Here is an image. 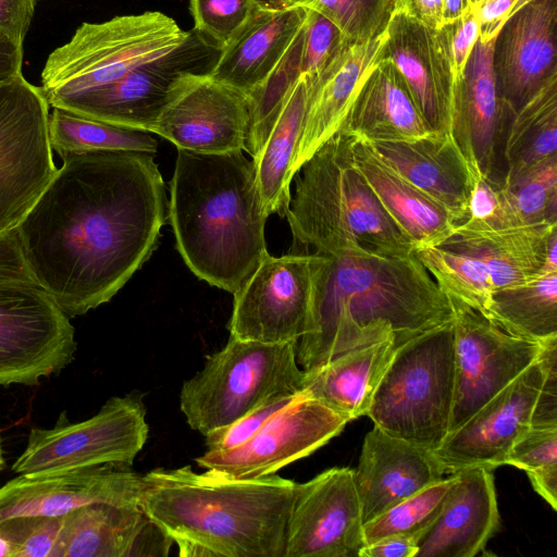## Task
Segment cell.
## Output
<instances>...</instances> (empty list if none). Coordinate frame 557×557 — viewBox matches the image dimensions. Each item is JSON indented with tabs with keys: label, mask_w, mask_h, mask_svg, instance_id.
<instances>
[{
	"label": "cell",
	"mask_w": 557,
	"mask_h": 557,
	"mask_svg": "<svg viewBox=\"0 0 557 557\" xmlns=\"http://www.w3.org/2000/svg\"><path fill=\"white\" fill-rule=\"evenodd\" d=\"M61 158L16 231L34 280L73 318L111 300L150 258L165 222L166 195L150 153Z\"/></svg>",
	"instance_id": "6da1fadb"
},
{
	"label": "cell",
	"mask_w": 557,
	"mask_h": 557,
	"mask_svg": "<svg viewBox=\"0 0 557 557\" xmlns=\"http://www.w3.org/2000/svg\"><path fill=\"white\" fill-rule=\"evenodd\" d=\"M320 255L309 325L296 347L302 370L389 337L399 346L451 322L448 297L414 252Z\"/></svg>",
	"instance_id": "7a4b0ae2"
},
{
	"label": "cell",
	"mask_w": 557,
	"mask_h": 557,
	"mask_svg": "<svg viewBox=\"0 0 557 557\" xmlns=\"http://www.w3.org/2000/svg\"><path fill=\"white\" fill-rule=\"evenodd\" d=\"M140 507L183 557H284L297 483L270 474L233 479L190 466L153 469Z\"/></svg>",
	"instance_id": "3957f363"
},
{
	"label": "cell",
	"mask_w": 557,
	"mask_h": 557,
	"mask_svg": "<svg viewBox=\"0 0 557 557\" xmlns=\"http://www.w3.org/2000/svg\"><path fill=\"white\" fill-rule=\"evenodd\" d=\"M168 214L176 248L200 280L234 294L269 255L268 213L243 151L178 150Z\"/></svg>",
	"instance_id": "277c9868"
},
{
	"label": "cell",
	"mask_w": 557,
	"mask_h": 557,
	"mask_svg": "<svg viewBox=\"0 0 557 557\" xmlns=\"http://www.w3.org/2000/svg\"><path fill=\"white\" fill-rule=\"evenodd\" d=\"M352 139L338 131L296 173L285 214L295 243L335 257L363 249L382 255L414 252V245L357 169Z\"/></svg>",
	"instance_id": "5b68a950"
},
{
	"label": "cell",
	"mask_w": 557,
	"mask_h": 557,
	"mask_svg": "<svg viewBox=\"0 0 557 557\" xmlns=\"http://www.w3.org/2000/svg\"><path fill=\"white\" fill-rule=\"evenodd\" d=\"M454 394L450 322L396 347L367 416L387 434L435 451L449 434Z\"/></svg>",
	"instance_id": "8992f818"
},
{
	"label": "cell",
	"mask_w": 557,
	"mask_h": 557,
	"mask_svg": "<svg viewBox=\"0 0 557 557\" xmlns=\"http://www.w3.org/2000/svg\"><path fill=\"white\" fill-rule=\"evenodd\" d=\"M297 342L262 343L230 337L203 368L184 382L180 408L203 436L282 394L302 391Z\"/></svg>",
	"instance_id": "52a82bcc"
},
{
	"label": "cell",
	"mask_w": 557,
	"mask_h": 557,
	"mask_svg": "<svg viewBox=\"0 0 557 557\" xmlns=\"http://www.w3.org/2000/svg\"><path fill=\"white\" fill-rule=\"evenodd\" d=\"M189 35L159 11L83 23L70 41L49 54L40 88L52 106L122 78L176 49Z\"/></svg>",
	"instance_id": "ba28073f"
},
{
	"label": "cell",
	"mask_w": 557,
	"mask_h": 557,
	"mask_svg": "<svg viewBox=\"0 0 557 557\" xmlns=\"http://www.w3.org/2000/svg\"><path fill=\"white\" fill-rule=\"evenodd\" d=\"M143 394L109 398L87 420L51 429L32 428L12 465L16 474L55 473L103 465L131 467L148 438Z\"/></svg>",
	"instance_id": "9c48e42d"
},
{
	"label": "cell",
	"mask_w": 557,
	"mask_h": 557,
	"mask_svg": "<svg viewBox=\"0 0 557 557\" xmlns=\"http://www.w3.org/2000/svg\"><path fill=\"white\" fill-rule=\"evenodd\" d=\"M49 107L22 73L0 83V235L17 227L58 170Z\"/></svg>",
	"instance_id": "30bf717a"
},
{
	"label": "cell",
	"mask_w": 557,
	"mask_h": 557,
	"mask_svg": "<svg viewBox=\"0 0 557 557\" xmlns=\"http://www.w3.org/2000/svg\"><path fill=\"white\" fill-rule=\"evenodd\" d=\"M448 299L455 349L451 433L528 369L549 341L518 335L461 300Z\"/></svg>",
	"instance_id": "8fae6325"
},
{
	"label": "cell",
	"mask_w": 557,
	"mask_h": 557,
	"mask_svg": "<svg viewBox=\"0 0 557 557\" xmlns=\"http://www.w3.org/2000/svg\"><path fill=\"white\" fill-rule=\"evenodd\" d=\"M76 348L70 317L37 283L0 284V385H36Z\"/></svg>",
	"instance_id": "7c38bea8"
},
{
	"label": "cell",
	"mask_w": 557,
	"mask_h": 557,
	"mask_svg": "<svg viewBox=\"0 0 557 557\" xmlns=\"http://www.w3.org/2000/svg\"><path fill=\"white\" fill-rule=\"evenodd\" d=\"M219 52L193 29L180 47L165 55L136 67L113 83L59 100L51 107L151 133L176 78L187 72H209Z\"/></svg>",
	"instance_id": "4fadbf2b"
},
{
	"label": "cell",
	"mask_w": 557,
	"mask_h": 557,
	"mask_svg": "<svg viewBox=\"0 0 557 557\" xmlns=\"http://www.w3.org/2000/svg\"><path fill=\"white\" fill-rule=\"evenodd\" d=\"M320 252L268 255L233 294L230 337L262 343L298 342L312 307Z\"/></svg>",
	"instance_id": "5bb4252c"
},
{
	"label": "cell",
	"mask_w": 557,
	"mask_h": 557,
	"mask_svg": "<svg viewBox=\"0 0 557 557\" xmlns=\"http://www.w3.org/2000/svg\"><path fill=\"white\" fill-rule=\"evenodd\" d=\"M249 119L247 94L208 72H187L174 82L151 133L178 150L208 154L244 151Z\"/></svg>",
	"instance_id": "9a60e30c"
},
{
	"label": "cell",
	"mask_w": 557,
	"mask_h": 557,
	"mask_svg": "<svg viewBox=\"0 0 557 557\" xmlns=\"http://www.w3.org/2000/svg\"><path fill=\"white\" fill-rule=\"evenodd\" d=\"M349 420L301 393L273 414L251 437L223 451H206L199 467L233 479L274 474L311 455L338 435Z\"/></svg>",
	"instance_id": "2e32d148"
},
{
	"label": "cell",
	"mask_w": 557,
	"mask_h": 557,
	"mask_svg": "<svg viewBox=\"0 0 557 557\" xmlns=\"http://www.w3.org/2000/svg\"><path fill=\"white\" fill-rule=\"evenodd\" d=\"M557 360V338L518 377L483 405L434 451L446 473L505 463L517 438L531 425L536 398L549 364Z\"/></svg>",
	"instance_id": "e0dca14e"
},
{
	"label": "cell",
	"mask_w": 557,
	"mask_h": 557,
	"mask_svg": "<svg viewBox=\"0 0 557 557\" xmlns=\"http://www.w3.org/2000/svg\"><path fill=\"white\" fill-rule=\"evenodd\" d=\"M363 546V521L352 469L331 468L297 483L284 557H358Z\"/></svg>",
	"instance_id": "ac0fdd59"
},
{
	"label": "cell",
	"mask_w": 557,
	"mask_h": 557,
	"mask_svg": "<svg viewBox=\"0 0 557 557\" xmlns=\"http://www.w3.org/2000/svg\"><path fill=\"white\" fill-rule=\"evenodd\" d=\"M143 475L103 465L55 473L17 474L0 486V521L60 517L90 504L140 506Z\"/></svg>",
	"instance_id": "d6986e66"
},
{
	"label": "cell",
	"mask_w": 557,
	"mask_h": 557,
	"mask_svg": "<svg viewBox=\"0 0 557 557\" xmlns=\"http://www.w3.org/2000/svg\"><path fill=\"white\" fill-rule=\"evenodd\" d=\"M493 45L494 40H478L454 84L449 134L472 171L497 182L495 175L515 112L497 90Z\"/></svg>",
	"instance_id": "ffe728a7"
},
{
	"label": "cell",
	"mask_w": 557,
	"mask_h": 557,
	"mask_svg": "<svg viewBox=\"0 0 557 557\" xmlns=\"http://www.w3.org/2000/svg\"><path fill=\"white\" fill-rule=\"evenodd\" d=\"M556 24L557 0H531L494 39L497 90L515 113L557 77Z\"/></svg>",
	"instance_id": "44dd1931"
},
{
	"label": "cell",
	"mask_w": 557,
	"mask_h": 557,
	"mask_svg": "<svg viewBox=\"0 0 557 557\" xmlns=\"http://www.w3.org/2000/svg\"><path fill=\"white\" fill-rule=\"evenodd\" d=\"M380 59L405 79L433 133H449L454 74L442 28H431L401 13H389Z\"/></svg>",
	"instance_id": "7402d4cb"
},
{
	"label": "cell",
	"mask_w": 557,
	"mask_h": 557,
	"mask_svg": "<svg viewBox=\"0 0 557 557\" xmlns=\"http://www.w3.org/2000/svg\"><path fill=\"white\" fill-rule=\"evenodd\" d=\"M445 474L434 451L389 435L374 425L364 436L354 470L363 524L441 481Z\"/></svg>",
	"instance_id": "603a6c76"
},
{
	"label": "cell",
	"mask_w": 557,
	"mask_h": 557,
	"mask_svg": "<svg viewBox=\"0 0 557 557\" xmlns=\"http://www.w3.org/2000/svg\"><path fill=\"white\" fill-rule=\"evenodd\" d=\"M172 544L140 506L99 503L62 516L53 557H164Z\"/></svg>",
	"instance_id": "cb8c5ba5"
},
{
	"label": "cell",
	"mask_w": 557,
	"mask_h": 557,
	"mask_svg": "<svg viewBox=\"0 0 557 557\" xmlns=\"http://www.w3.org/2000/svg\"><path fill=\"white\" fill-rule=\"evenodd\" d=\"M492 467L454 472L456 481L435 520L417 539L416 557H474L499 527Z\"/></svg>",
	"instance_id": "d4e9b609"
},
{
	"label": "cell",
	"mask_w": 557,
	"mask_h": 557,
	"mask_svg": "<svg viewBox=\"0 0 557 557\" xmlns=\"http://www.w3.org/2000/svg\"><path fill=\"white\" fill-rule=\"evenodd\" d=\"M368 144L384 163L437 202L457 225L466 220L476 174L449 133Z\"/></svg>",
	"instance_id": "484cf974"
},
{
	"label": "cell",
	"mask_w": 557,
	"mask_h": 557,
	"mask_svg": "<svg viewBox=\"0 0 557 557\" xmlns=\"http://www.w3.org/2000/svg\"><path fill=\"white\" fill-rule=\"evenodd\" d=\"M308 10L257 3L253 12L224 46L208 72L247 95L274 70L304 26Z\"/></svg>",
	"instance_id": "4316f807"
},
{
	"label": "cell",
	"mask_w": 557,
	"mask_h": 557,
	"mask_svg": "<svg viewBox=\"0 0 557 557\" xmlns=\"http://www.w3.org/2000/svg\"><path fill=\"white\" fill-rule=\"evenodd\" d=\"M385 38L386 33L383 28L366 40L350 44L314 83H308V106L292 168L293 177L301 165L341 129L359 87L379 61Z\"/></svg>",
	"instance_id": "83f0119b"
},
{
	"label": "cell",
	"mask_w": 557,
	"mask_h": 557,
	"mask_svg": "<svg viewBox=\"0 0 557 557\" xmlns=\"http://www.w3.org/2000/svg\"><path fill=\"white\" fill-rule=\"evenodd\" d=\"M339 131L369 143L409 140L433 133L398 70L380 58L359 87Z\"/></svg>",
	"instance_id": "f1b7e54d"
},
{
	"label": "cell",
	"mask_w": 557,
	"mask_h": 557,
	"mask_svg": "<svg viewBox=\"0 0 557 557\" xmlns=\"http://www.w3.org/2000/svg\"><path fill=\"white\" fill-rule=\"evenodd\" d=\"M352 157L382 208L411 240L416 250L436 247L453 235L457 224L433 199L397 174L368 141L352 139Z\"/></svg>",
	"instance_id": "f546056e"
},
{
	"label": "cell",
	"mask_w": 557,
	"mask_h": 557,
	"mask_svg": "<svg viewBox=\"0 0 557 557\" xmlns=\"http://www.w3.org/2000/svg\"><path fill=\"white\" fill-rule=\"evenodd\" d=\"M394 337L347 350L304 370L302 392L349 421L367 416L373 395L397 347Z\"/></svg>",
	"instance_id": "4dcf8cb0"
},
{
	"label": "cell",
	"mask_w": 557,
	"mask_h": 557,
	"mask_svg": "<svg viewBox=\"0 0 557 557\" xmlns=\"http://www.w3.org/2000/svg\"><path fill=\"white\" fill-rule=\"evenodd\" d=\"M557 224L525 225L490 233H468L455 227L440 246L479 260L497 287L529 278L544 261L549 235Z\"/></svg>",
	"instance_id": "1f68e13d"
},
{
	"label": "cell",
	"mask_w": 557,
	"mask_h": 557,
	"mask_svg": "<svg viewBox=\"0 0 557 557\" xmlns=\"http://www.w3.org/2000/svg\"><path fill=\"white\" fill-rule=\"evenodd\" d=\"M309 85L301 74L260 153L252 159L268 215L285 216L292 197V168L301 137Z\"/></svg>",
	"instance_id": "d6a6232c"
},
{
	"label": "cell",
	"mask_w": 557,
	"mask_h": 557,
	"mask_svg": "<svg viewBox=\"0 0 557 557\" xmlns=\"http://www.w3.org/2000/svg\"><path fill=\"white\" fill-rule=\"evenodd\" d=\"M490 317L523 337L548 342L557 337V272L536 273L495 288Z\"/></svg>",
	"instance_id": "836d02e7"
},
{
	"label": "cell",
	"mask_w": 557,
	"mask_h": 557,
	"mask_svg": "<svg viewBox=\"0 0 557 557\" xmlns=\"http://www.w3.org/2000/svg\"><path fill=\"white\" fill-rule=\"evenodd\" d=\"M553 154H557V77L515 113L504 141L503 181Z\"/></svg>",
	"instance_id": "e575fe53"
},
{
	"label": "cell",
	"mask_w": 557,
	"mask_h": 557,
	"mask_svg": "<svg viewBox=\"0 0 557 557\" xmlns=\"http://www.w3.org/2000/svg\"><path fill=\"white\" fill-rule=\"evenodd\" d=\"M49 140L61 157L88 151H138L153 154L158 143L147 132L124 128L53 108L48 120Z\"/></svg>",
	"instance_id": "d590c367"
},
{
	"label": "cell",
	"mask_w": 557,
	"mask_h": 557,
	"mask_svg": "<svg viewBox=\"0 0 557 557\" xmlns=\"http://www.w3.org/2000/svg\"><path fill=\"white\" fill-rule=\"evenodd\" d=\"M414 253L446 296L490 315L496 286L483 263L441 246L419 248Z\"/></svg>",
	"instance_id": "8d00e7d4"
},
{
	"label": "cell",
	"mask_w": 557,
	"mask_h": 557,
	"mask_svg": "<svg viewBox=\"0 0 557 557\" xmlns=\"http://www.w3.org/2000/svg\"><path fill=\"white\" fill-rule=\"evenodd\" d=\"M305 24L271 74L248 96L250 119L245 151L256 158L275 125L288 95L301 75Z\"/></svg>",
	"instance_id": "74e56055"
},
{
	"label": "cell",
	"mask_w": 557,
	"mask_h": 557,
	"mask_svg": "<svg viewBox=\"0 0 557 557\" xmlns=\"http://www.w3.org/2000/svg\"><path fill=\"white\" fill-rule=\"evenodd\" d=\"M455 481L456 474L450 473L364 523V545L391 535H411L418 539L441 512Z\"/></svg>",
	"instance_id": "f35d334b"
},
{
	"label": "cell",
	"mask_w": 557,
	"mask_h": 557,
	"mask_svg": "<svg viewBox=\"0 0 557 557\" xmlns=\"http://www.w3.org/2000/svg\"><path fill=\"white\" fill-rule=\"evenodd\" d=\"M525 225L557 224V154L502 182Z\"/></svg>",
	"instance_id": "ab89813d"
},
{
	"label": "cell",
	"mask_w": 557,
	"mask_h": 557,
	"mask_svg": "<svg viewBox=\"0 0 557 557\" xmlns=\"http://www.w3.org/2000/svg\"><path fill=\"white\" fill-rule=\"evenodd\" d=\"M504 465L525 471L534 491L557 509V426H530L512 444Z\"/></svg>",
	"instance_id": "60d3db41"
},
{
	"label": "cell",
	"mask_w": 557,
	"mask_h": 557,
	"mask_svg": "<svg viewBox=\"0 0 557 557\" xmlns=\"http://www.w3.org/2000/svg\"><path fill=\"white\" fill-rule=\"evenodd\" d=\"M272 7H302L322 12L356 42L380 33L391 13V0H257Z\"/></svg>",
	"instance_id": "b9f144b4"
},
{
	"label": "cell",
	"mask_w": 557,
	"mask_h": 557,
	"mask_svg": "<svg viewBox=\"0 0 557 557\" xmlns=\"http://www.w3.org/2000/svg\"><path fill=\"white\" fill-rule=\"evenodd\" d=\"M525 226L502 183L476 174L468 215L456 226L468 233H490Z\"/></svg>",
	"instance_id": "7bdbcfd3"
},
{
	"label": "cell",
	"mask_w": 557,
	"mask_h": 557,
	"mask_svg": "<svg viewBox=\"0 0 557 557\" xmlns=\"http://www.w3.org/2000/svg\"><path fill=\"white\" fill-rule=\"evenodd\" d=\"M307 10L300 73L312 84L354 41L325 14Z\"/></svg>",
	"instance_id": "ee69618b"
},
{
	"label": "cell",
	"mask_w": 557,
	"mask_h": 557,
	"mask_svg": "<svg viewBox=\"0 0 557 557\" xmlns=\"http://www.w3.org/2000/svg\"><path fill=\"white\" fill-rule=\"evenodd\" d=\"M257 0H189L194 30L221 50L253 12Z\"/></svg>",
	"instance_id": "f6af8a7d"
},
{
	"label": "cell",
	"mask_w": 557,
	"mask_h": 557,
	"mask_svg": "<svg viewBox=\"0 0 557 557\" xmlns=\"http://www.w3.org/2000/svg\"><path fill=\"white\" fill-rule=\"evenodd\" d=\"M62 527L60 517H18L0 521L13 557H53Z\"/></svg>",
	"instance_id": "bcb514c9"
},
{
	"label": "cell",
	"mask_w": 557,
	"mask_h": 557,
	"mask_svg": "<svg viewBox=\"0 0 557 557\" xmlns=\"http://www.w3.org/2000/svg\"><path fill=\"white\" fill-rule=\"evenodd\" d=\"M300 393L275 396L231 424L206 434L205 444L207 451H223L240 445L251 437L273 414L292 403Z\"/></svg>",
	"instance_id": "7dc6e473"
},
{
	"label": "cell",
	"mask_w": 557,
	"mask_h": 557,
	"mask_svg": "<svg viewBox=\"0 0 557 557\" xmlns=\"http://www.w3.org/2000/svg\"><path fill=\"white\" fill-rule=\"evenodd\" d=\"M441 28L446 39L454 82H456L479 40V24L472 7L462 16L444 24Z\"/></svg>",
	"instance_id": "c3c4849f"
},
{
	"label": "cell",
	"mask_w": 557,
	"mask_h": 557,
	"mask_svg": "<svg viewBox=\"0 0 557 557\" xmlns=\"http://www.w3.org/2000/svg\"><path fill=\"white\" fill-rule=\"evenodd\" d=\"M531 0H480L472 7L478 24L479 40H494L505 23Z\"/></svg>",
	"instance_id": "681fc988"
},
{
	"label": "cell",
	"mask_w": 557,
	"mask_h": 557,
	"mask_svg": "<svg viewBox=\"0 0 557 557\" xmlns=\"http://www.w3.org/2000/svg\"><path fill=\"white\" fill-rule=\"evenodd\" d=\"M36 283L23 257L16 228L0 235V284Z\"/></svg>",
	"instance_id": "f907efd6"
},
{
	"label": "cell",
	"mask_w": 557,
	"mask_h": 557,
	"mask_svg": "<svg viewBox=\"0 0 557 557\" xmlns=\"http://www.w3.org/2000/svg\"><path fill=\"white\" fill-rule=\"evenodd\" d=\"M35 7L36 0H0V30L23 44Z\"/></svg>",
	"instance_id": "816d5d0a"
},
{
	"label": "cell",
	"mask_w": 557,
	"mask_h": 557,
	"mask_svg": "<svg viewBox=\"0 0 557 557\" xmlns=\"http://www.w3.org/2000/svg\"><path fill=\"white\" fill-rule=\"evenodd\" d=\"M530 426H557V360L546 371Z\"/></svg>",
	"instance_id": "f5cc1de1"
},
{
	"label": "cell",
	"mask_w": 557,
	"mask_h": 557,
	"mask_svg": "<svg viewBox=\"0 0 557 557\" xmlns=\"http://www.w3.org/2000/svg\"><path fill=\"white\" fill-rule=\"evenodd\" d=\"M391 13H401L431 28L443 25V0H391Z\"/></svg>",
	"instance_id": "db71d44e"
},
{
	"label": "cell",
	"mask_w": 557,
	"mask_h": 557,
	"mask_svg": "<svg viewBox=\"0 0 557 557\" xmlns=\"http://www.w3.org/2000/svg\"><path fill=\"white\" fill-rule=\"evenodd\" d=\"M417 537L411 535H391L364 545L358 557H416Z\"/></svg>",
	"instance_id": "11a10c76"
},
{
	"label": "cell",
	"mask_w": 557,
	"mask_h": 557,
	"mask_svg": "<svg viewBox=\"0 0 557 557\" xmlns=\"http://www.w3.org/2000/svg\"><path fill=\"white\" fill-rule=\"evenodd\" d=\"M23 44L0 30V83L21 74Z\"/></svg>",
	"instance_id": "9f6ffc18"
},
{
	"label": "cell",
	"mask_w": 557,
	"mask_h": 557,
	"mask_svg": "<svg viewBox=\"0 0 557 557\" xmlns=\"http://www.w3.org/2000/svg\"><path fill=\"white\" fill-rule=\"evenodd\" d=\"M471 8L469 0H443V22L444 24L450 23Z\"/></svg>",
	"instance_id": "6f0895ef"
},
{
	"label": "cell",
	"mask_w": 557,
	"mask_h": 557,
	"mask_svg": "<svg viewBox=\"0 0 557 557\" xmlns=\"http://www.w3.org/2000/svg\"><path fill=\"white\" fill-rule=\"evenodd\" d=\"M557 272V230L548 237L543 264L539 273Z\"/></svg>",
	"instance_id": "680465c9"
},
{
	"label": "cell",
	"mask_w": 557,
	"mask_h": 557,
	"mask_svg": "<svg viewBox=\"0 0 557 557\" xmlns=\"http://www.w3.org/2000/svg\"><path fill=\"white\" fill-rule=\"evenodd\" d=\"M0 557H13L11 543L0 533Z\"/></svg>",
	"instance_id": "91938a15"
},
{
	"label": "cell",
	"mask_w": 557,
	"mask_h": 557,
	"mask_svg": "<svg viewBox=\"0 0 557 557\" xmlns=\"http://www.w3.org/2000/svg\"><path fill=\"white\" fill-rule=\"evenodd\" d=\"M3 468H4V457H3L2 440H1V435H0V472L3 470Z\"/></svg>",
	"instance_id": "94428289"
},
{
	"label": "cell",
	"mask_w": 557,
	"mask_h": 557,
	"mask_svg": "<svg viewBox=\"0 0 557 557\" xmlns=\"http://www.w3.org/2000/svg\"><path fill=\"white\" fill-rule=\"evenodd\" d=\"M469 1H470L471 7H475L480 0H469Z\"/></svg>",
	"instance_id": "6125c7cd"
}]
</instances>
